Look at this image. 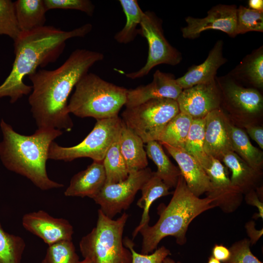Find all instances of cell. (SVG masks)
Wrapping results in <instances>:
<instances>
[{"instance_id": "836d02e7", "label": "cell", "mask_w": 263, "mask_h": 263, "mask_svg": "<svg viewBox=\"0 0 263 263\" xmlns=\"http://www.w3.org/2000/svg\"><path fill=\"white\" fill-rule=\"evenodd\" d=\"M251 31L263 32V11L240 5L236 12V36Z\"/></svg>"}, {"instance_id": "ac0fdd59", "label": "cell", "mask_w": 263, "mask_h": 263, "mask_svg": "<svg viewBox=\"0 0 263 263\" xmlns=\"http://www.w3.org/2000/svg\"><path fill=\"white\" fill-rule=\"evenodd\" d=\"M178 165L181 175L189 189L200 197L209 192L211 184L209 178L201 164L184 149L162 144Z\"/></svg>"}, {"instance_id": "f546056e", "label": "cell", "mask_w": 263, "mask_h": 263, "mask_svg": "<svg viewBox=\"0 0 263 263\" xmlns=\"http://www.w3.org/2000/svg\"><path fill=\"white\" fill-rule=\"evenodd\" d=\"M119 1L126 16V22L122 29L115 34L114 38L118 43L127 44L133 41L138 35L137 26L140 24L144 12L136 0Z\"/></svg>"}, {"instance_id": "7bdbcfd3", "label": "cell", "mask_w": 263, "mask_h": 263, "mask_svg": "<svg viewBox=\"0 0 263 263\" xmlns=\"http://www.w3.org/2000/svg\"><path fill=\"white\" fill-rule=\"evenodd\" d=\"M249 8L256 11H263V0H249L248 2Z\"/></svg>"}, {"instance_id": "bcb514c9", "label": "cell", "mask_w": 263, "mask_h": 263, "mask_svg": "<svg viewBox=\"0 0 263 263\" xmlns=\"http://www.w3.org/2000/svg\"><path fill=\"white\" fill-rule=\"evenodd\" d=\"M78 263H92L89 260L87 259H84V260H83L81 261H79V262Z\"/></svg>"}, {"instance_id": "484cf974", "label": "cell", "mask_w": 263, "mask_h": 263, "mask_svg": "<svg viewBox=\"0 0 263 263\" xmlns=\"http://www.w3.org/2000/svg\"><path fill=\"white\" fill-rule=\"evenodd\" d=\"M169 188L154 172L142 186L140 189L142 195L138 200L137 205L143 209V212L139 225L132 232L133 239L137 236L141 228L149 225L150 219L149 210L152 204L157 199L169 195L170 193Z\"/></svg>"}, {"instance_id": "7402d4cb", "label": "cell", "mask_w": 263, "mask_h": 263, "mask_svg": "<svg viewBox=\"0 0 263 263\" xmlns=\"http://www.w3.org/2000/svg\"><path fill=\"white\" fill-rule=\"evenodd\" d=\"M221 161L230 170V180L233 187L242 193L254 190L260 171L250 167L233 151L225 152Z\"/></svg>"}, {"instance_id": "5b68a950", "label": "cell", "mask_w": 263, "mask_h": 263, "mask_svg": "<svg viewBox=\"0 0 263 263\" xmlns=\"http://www.w3.org/2000/svg\"><path fill=\"white\" fill-rule=\"evenodd\" d=\"M70 98V113L96 120L118 116L125 105L128 89L101 78L97 75L86 74L77 83Z\"/></svg>"}, {"instance_id": "9a60e30c", "label": "cell", "mask_w": 263, "mask_h": 263, "mask_svg": "<svg viewBox=\"0 0 263 263\" xmlns=\"http://www.w3.org/2000/svg\"><path fill=\"white\" fill-rule=\"evenodd\" d=\"M22 225L26 230L48 245L72 240L74 228L69 222L64 218L54 217L42 210L25 214Z\"/></svg>"}, {"instance_id": "5bb4252c", "label": "cell", "mask_w": 263, "mask_h": 263, "mask_svg": "<svg viewBox=\"0 0 263 263\" xmlns=\"http://www.w3.org/2000/svg\"><path fill=\"white\" fill-rule=\"evenodd\" d=\"M205 171L211 184L207 197L213 200L215 207L225 212L234 211L242 202V193L232 186L227 168L219 160L211 157L210 163Z\"/></svg>"}, {"instance_id": "74e56055", "label": "cell", "mask_w": 263, "mask_h": 263, "mask_svg": "<svg viewBox=\"0 0 263 263\" xmlns=\"http://www.w3.org/2000/svg\"><path fill=\"white\" fill-rule=\"evenodd\" d=\"M250 244L247 239L235 243L229 249L230 257L227 263H263L251 252Z\"/></svg>"}, {"instance_id": "4fadbf2b", "label": "cell", "mask_w": 263, "mask_h": 263, "mask_svg": "<svg viewBox=\"0 0 263 263\" xmlns=\"http://www.w3.org/2000/svg\"><path fill=\"white\" fill-rule=\"evenodd\" d=\"M180 112L192 119L205 117L220 108L221 92L216 79L182 90L176 100Z\"/></svg>"}, {"instance_id": "9c48e42d", "label": "cell", "mask_w": 263, "mask_h": 263, "mask_svg": "<svg viewBox=\"0 0 263 263\" xmlns=\"http://www.w3.org/2000/svg\"><path fill=\"white\" fill-rule=\"evenodd\" d=\"M140 26L138 35L144 37L148 44V57L140 69L126 74L128 78L134 79L143 77L158 65L175 66L181 62V53L166 38L162 21L155 14L150 11L144 12Z\"/></svg>"}, {"instance_id": "60d3db41", "label": "cell", "mask_w": 263, "mask_h": 263, "mask_svg": "<svg viewBox=\"0 0 263 263\" xmlns=\"http://www.w3.org/2000/svg\"><path fill=\"white\" fill-rule=\"evenodd\" d=\"M245 200L246 202L251 205L256 207L258 209V214L256 218L263 217V205L258 197L257 194L254 190H251L246 194Z\"/></svg>"}, {"instance_id": "83f0119b", "label": "cell", "mask_w": 263, "mask_h": 263, "mask_svg": "<svg viewBox=\"0 0 263 263\" xmlns=\"http://www.w3.org/2000/svg\"><path fill=\"white\" fill-rule=\"evenodd\" d=\"M192 120L188 115L179 112L167 124L157 141L161 144L184 149Z\"/></svg>"}, {"instance_id": "ffe728a7", "label": "cell", "mask_w": 263, "mask_h": 263, "mask_svg": "<svg viewBox=\"0 0 263 263\" xmlns=\"http://www.w3.org/2000/svg\"><path fill=\"white\" fill-rule=\"evenodd\" d=\"M106 174L102 162L93 161L87 168L71 178L64 192L67 197H88L93 199L105 184Z\"/></svg>"}, {"instance_id": "e575fe53", "label": "cell", "mask_w": 263, "mask_h": 263, "mask_svg": "<svg viewBox=\"0 0 263 263\" xmlns=\"http://www.w3.org/2000/svg\"><path fill=\"white\" fill-rule=\"evenodd\" d=\"M20 33L14 2L11 0H0V36L6 35L14 41Z\"/></svg>"}, {"instance_id": "d6986e66", "label": "cell", "mask_w": 263, "mask_h": 263, "mask_svg": "<svg viewBox=\"0 0 263 263\" xmlns=\"http://www.w3.org/2000/svg\"><path fill=\"white\" fill-rule=\"evenodd\" d=\"M223 41L217 40L203 63L192 66L183 76L176 79L182 90L215 79L217 70L227 61L223 55Z\"/></svg>"}, {"instance_id": "cb8c5ba5", "label": "cell", "mask_w": 263, "mask_h": 263, "mask_svg": "<svg viewBox=\"0 0 263 263\" xmlns=\"http://www.w3.org/2000/svg\"><path fill=\"white\" fill-rule=\"evenodd\" d=\"M226 128L233 151L252 168L260 171L263 164V151L252 145L243 130L227 119Z\"/></svg>"}, {"instance_id": "277c9868", "label": "cell", "mask_w": 263, "mask_h": 263, "mask_svg": "<svg viewBox=\"0 0 263 263\" xmlns=\"http://www.w3.org/2000/svg\"><path fill=\"white\" fill-rule=\"evenodd\" d=\"M213 201L208 197L200 198L195 196L181 175L171 200L159 212L156 224L152 226L147 225L139 230L142 236L141 253H152L160 241L168 236L175 237L179 244H184L189 224L201 213L215 207Z\"/></svg>"}, {"instance_id": "52a82bcc", "label": "cell", "mask_w": 263, "mask_h": 263, "mask_svg": "<svg viewBox=\"0 0 263 263\" xmlns=\"http://www.w3.org/2000/svg\"><path fill=\"white\" fill-rule=\"evenodd\" d=\"M122 124L118 116L96 120L90 133L75 146L65 147L52 142L49 149L48 159L70 162L88 157L93 161L102 162L110 147L119 138Z\"/></svg>"}, {"instance_id": "ba28073f", "label": "cell", "mask_w": 263, "mask_h": 263, "mask_svg": "<svg viewBox=\"0 0 263 263\" xmlns=\"http://www.w3.org/2000/svg\"><path fill=\"white\" fill-rule=\"evenodd\" d=\"M179 112L176 100L153 99L135 107L126 108L121 114V119L144 143H147L157 141L166 126Z\"/></svg>"}, {"instance_id": "8d00e7d4", "label": "cell", "mask_w": 263, "mask_h": 263, "mask_svg": "<svg viewBox=\"0 0 263 263\" xmlns=\"http://www.w3.org/2000/svg\"><path fill=\"white\" fill-rule=\"evenodd\" d=\"M47 11L54 9L78 10L92 16L94 5L89 0H44Z\"/></svg>"}, {"instance_id": "b9f144b4", "label": "cell", "mask_w": 263, "mask_h": 263, "mask_svg": "<svg viewBox=\"0 0 263 263\" xmlns=\"http://www.w3.org/2000/svg\"><path fill=\"white\" fill-rule=\"evenodd\" d=\"M245 228L248 236L250 237V244H253L260 239L263 234V229L257 230L255 227V223L250 221L246 224Z\"/></svg>"}, {"instance_id": "e0dca14e", "label": "cell", "mask_w": 263, "mask_h": 263, "mask_svg": "<svg viewBox=\"0 0 263 263\" xmlns=\"http://www.w3.org/2000/svg\"><path fill=\"white\" fill-rule=\"evenodd\" d=\"M227 118L219 108L205 116L204 149L209 157L221 161L223 155L233 151L226 128Z\"/></svg>"}, {"instance_id": "7a4b0ae2", "label": "cell", "mask_w": 263, "mask_h": 263, "mask_svg": "<svg viewBox=\"0 0 263 263\" xmlns=\"http://www.w3.org/2000/svg\"><path fill=\"white\" fill-rule=\"evenodd\" d=\"M92 28L91 23L69 31L44 25L20 32L14 41L15 58L12 70L0 85V98L8 97L13 104L29 94L32 87L24 83V77L35 73L38 67H44L56 62L64 50L68 39L84 37Z\"/></svg>"}, {"instance_id": "f1b7e54d", "label": "cell", "mask_w": 263, "mask_h": 263, "mask_svg": "<svg viewBox=\"0 0 263 263\" xmlns=\"http://www.w3.org/2000/svg\"><path fill=\"white\" fill-rule=\"evenodd\" d=\"M205 131V117L193 119L184 149L201 164L204 170L211 161V157L206 153L204 149Z\"/></svg>"}, {"instance_id": "ee69618b", "label": "cell", "mask_w": 263, "mask_h": 263, "mask_svg": "<svg viewBox=\"0 0 263 263\" xmlns=\"http://www.w3.org/2000/svg\"><path fill=\"white\" fill-rule=\"evenodd\" d=\"M163 263H181L180 262L176 263L172 259L167 257L163 261Z\"/></svg>"}, {"instance_id": "4316f807", "label": "cell", "mask_w": 263, "mask_h": 263, "mask_svg": "<svg viewBox=\"0 0 263 263\" xmlns=\"http://www.w3.org/2000/svg\"><path fill=\"white\" fill-rule=\"evenodd\" d=\"M146 144V152L147 157L152 160L157 168V171L154 172L155 174L169 188H175L181 175L179 168L169 160L159 142L150 141Z\"/></svg>"}, {"instance_id": "4dcf8cb0", "label": "cell", "mask_w": 263, "mask_h": 263, "mask_svg": "<svg viewBox=\"0 0 263 263\" xmlns=\"http://www.w3.org/2000/svg\"><path fill=\"white\" fill-rule=\"evenodd\" d=\"M119 140V137L110 147L102 161L106 174L105 184L122 182L129 176V171L120 150Z\"/></svg>"}, {"instance_id": "8fae6325", "label": "cell", "mask_w": 263, "mask_h": 263, "mask_svg": "<svg viewBox=\"0 0 263 263\" xmlns=\"http://www.w3.org/2000/svg\"><path fill=\"white\" fill-rule=\"evenodd\" d=\"M221 101L230 111L246 115H256L263 109V97L256 89L244 87L227 75L215 77Z\"/></svg>"}, {"instance_id": "ab89813d", "label": "cell", "mask_w": 263, "mask_h": 263, "mask_svg": "<svg viewBox=\"0 0 263 263\" xmlns=\"http://www.w3.org/2000/svg\"><path fill=\"white\" fill-rule=\"evenodd\" d=\"M212 253L214 258L224 263H227L230 257L229 249L221 244H215Z\"/></svg>"}, {"instance_id": "d590c367", "label": "cell", "mask_w": 263, "mask_h": 263, "mask_svg": "<svg viewBox=\"0 0 263 263\" xmlns=\"http://www.w3.org/2000/svg\"><path fill=\"white\" fill-rule=\"evenodd\" d=\"M123 243L132 253L131 263H163L164 260L171 254L170 251L164 246L155 249L150 254L138 253L134 249V244L132 240L127 237L123 238Z\"/></svg>"}, {"instance_id": "1f68e13d", "label": "cell", "mask_w": 263, "mask_h": 263, "mask_svg": "<svg viewBox=\"0 0 263 263\" xmlns=\"http://www.w3.org/2000/svg\"><path fill=\"white\" fill-rule=\"evenodd\" d=\"M25 247L22 237L6 232L0 223V263H21Z\"/></svg>"}, {"instance_id": "d4e9b609", "label": "cell", "mask_w": 263, "mask_h": 263, "mask_svg": "<svg viewBox=\"0 0 263 263\" xmlns=\"http://www.w3.org/2000/svg\"><path fill=\"white\" fill-rule=\"evenodd\" d=\"M234 79L246 82L258 88L263 87V46L245 56L229 73Z\"/></svg>"}, {"instance_id": "d6a6232c", "label": "cell", "mask_w": 263, "mask_h": 263, "mask_svg": "<svg viewBox=\"0 0 263 263\" xmlns=\"http://www.w3.org/2000/svg\"><path fill=\"white\" fill-rule=\"evenodd\" d=\"M79 258L72 241H63L48 245L41 263H78Z\"/></svg>"}, {"instance_id": "8992f818", "label": "cell", "mask_w": 263, "mask_h": 263, "mask_svg": "<svg viewBox=\"0 0 263 263\" xmlns=\"http://www.w3.org/2000/svg\"><path fill=\"white\" fill-rule=\"evenodd\" d=\"M129 215L124 212L116 220L99 209L96 224L79 243L84 259L92 263H131L132 255L123 243V234Z\"/></svg>"}, {"instance_id": "3957f363", "label": "cell", "mask_w": 263, "mask_h": 263, "mask_svg": "<svg viewBox=\"0 0 263 263\" xmlns=\"http://www.w3.org/2000/svg\"><path fill=\"white\" fill-rule=\"evenodd\" d=\"M0 127L3 136L0 159L8 170L27 178L42 190L64 186L50 179L46 170L49 147L62 135V131L38 129L33 134L23 135L17 132L3 119Z\"/></svg>"}, {"instance_id": "603a6c76", "label": "cell", "mask_w": 263, "mask_h": 263, "mask_svg": "<svg viewBox=\"0 0 263 263\" xmlns=\"http://www.w3.org/2000/svg\"><path fill=\"white\" fill-rule=\"evenodd\" d=\"M14 4L20 32L31 31L45 25L47 11L44 0H17Z\"/></svg>"}, {"instance_id": "7c38bea8", "label": "cell", "mask_w": 263, "mask_h": 263, "mask_svg": "<svg viewBox=\"0 0 263 263\" xmlns=\"http://www.w3.org/2000/svg\"><path fill=\"white\" fill-rule=\"evenodd\" d=\"M237 9L235 5L219 4L209 9L204 18L186 17L187 25L181 28L183 37L194 39L199 37L205 31L217 30L225 33L231 38H235Z\"/></svg>"}, {"instance_id": "44dd1931", "label": "cell", "mask_w": 263, "mask_h": 263, "mask_svg": "<svg viewBox=\"0 0 263 263\" xmlns=\"http://www.w3.org/2000/svg\"><path fill=\"white\" fill-rule=\"evenodd\" d=\"M119 143L121 153L129 173L147 168L148 161L143 141L123 122Z\"/></svg>"}, {"instance_id": "f6af8a7d", "label": "cell", "mask_w": 263, "mask_h": 263, "mask_svg": "<svg viewBox=\"0 0 263 263\" xmlns=\"http://www.w3.org/2000/svg\"><path fill=\"white\" fill-rule=\"evenodd\" d=\"M207 263H221V262L212 256L209 257Z\"/></svg>"}, {"instance_id": "30bf717a", "label": "cell", "mask_w": 263, "mask_h": 263, "mask_svg": "<svg viewBox=\"0 0 263 263\" xmlns=\"http://www.w3.org/2000/svg\"><path fill=\"white\" fill-rule=\"evenodd\" d=\"M153 172L148 167L130 172L127 178L122 182L105 184L93 199L100 206V209L104 215L113 219L118 213L130 207L138 191Z\"/></svg>"}, {"instance_id": "2e32d148", "label": "cell", "mask_w": 263, "mask_h": 263, "mask_svg": "<svg viewBox=\"0 0 263 263\" xmlns=\"http://www.w3.org/2000/svg\"><path fill=\"white\" fill-rule=\"evenodd\" d=\"M182 90L172 74L157 70L154 73L152 81L150 83L128 89L125 105L126 108H131L157 98L176 100Z\"/></svg>"}, {"instance_id": "6da1fadb", "label": "cell", "mask_w": 263, "mask_h": 263, "mask_svg": "<svg viewBox=\"0 0 263 263\" xmlns=\"http://www.w3.org/2000/svg\"><path fill=\"white\" fill-rule=\"evenodd\" d=\"M104 57L98 52L77 49L56 69H40L28 76L32 83L28 102L38 129L71 131L68 97L90 68Z\"/></svg>"}, {"instance_id": "f35d334b", "label": "cell", "mask_w": 263, "mask_h": 263, "mask_svg": "<svg viewBox=\"0 0 263 263\" xmlns=\"http://www.w3.org/2000/svg\"><path fill=\"white\" fill-rule=\"evenodd\" d=\"M246 132L249 136L254 140L260 148L263 149V128L261 126L252 125H245Z\"/></svg>"}]
</instances>
